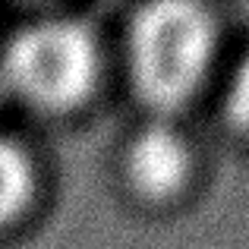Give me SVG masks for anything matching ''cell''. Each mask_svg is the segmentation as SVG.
Masks as SVG:
<instances>
[{
  "label": "cell",
  "mask_w": 249,
  "mask_h": 249,
  "mask_svg": "<svg viewBox=\"0 0 249 249\" xmlns=\"http://www.w3.org/2000/svg\"><path fill=\"white\" fill-rule=\"evenodd\" d=\"M214 54V22L196 3L145 6L129 25V73L148 107L177 110L196 95Z\"/></svg>",
  "instance_id": "cell-1"
},
{
  "label": "cell",
  "mask_w": 249,
  "mask_h": 249,
  "mask_svg": "<svg viewBox=\"0 0 249 249\" xmlns=\"http://www.w3.org/2000/svg\"><path fill=\"white\" fill-rule=\"evenodd\" d=\"M98 73L95 38L82 22L48 19L16 32L3 51L0 82L32 107L63 110L82 101Z\"/></svg>",
  "instance_id": "cell-2"
},
{
  "label": "cell",
  "mask_w": 249,
  "mask_h": 249,
  "mask_svg": "<svg viewBox=\"0 0 249 249\" xmlns=\"http://www.w3.org/2000/svg\"><path fill=\"white\" fill-rule=\"evenodd\" d=\"M126 174L145 199H170L186 183L189 148L170 126H148L126 155Z\"/></svg>",
  "instance_id": "cell-3"
},
{
  "label": "cell",
  "mask_w": 249,
  "mask_h": 249,
  "mask_svg": "<svg viewBox=\"0 0 249 249\" xmlns=\"http://www.w3.org/2000/svg\"><path fill=\"white\" fill-rule=\"evenodd\" d=\"M32 196V167L29 158L13 142L0 139V224L16 218Z\"/></svg>",
  "instance_id": "cell-4"
},
{
  "label": "cell",
  "mask_w": 249,
  "mask_h": 249,
  "mask_svg": "<svg viewBox=\"0 0 249 249\" xmlns=\"http://www.w3.org/2000/svg\"><path fill=\"white\" fill-rule=\"evenodd\" d=\"M227 110H231L233 123L249 129V57L240 63L237 76L231 82V95H227Z\"/></svg>",
  "instance_id": "cell-5"
}]
</instances>
